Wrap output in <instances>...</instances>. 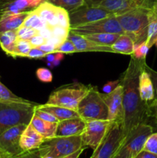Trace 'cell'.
<instances>
[{
	"instance_id": "obj_1",
	"label": "cell",
	"mask_w": 157,
	"mask_h": 158,
	"mask_svg": "<svg viewBox=\"0 0 157 158\" xmlns=\"http://www.w3.org/2000/svg\"><path fill=\"white\" fill-rule=\"evenodd\" d=\"M146 63V60H138L131 56L129 65L120 79L123 87L122 125L124 137L149 118L148 103L142 100L139 92V77Z\"/></svg>"
},
{
	"instance_id": "obj_2",
	"label": "cell",
	"mask_w": 157,
	"mask_h": 158,
	"mask_svg": "<svg viewBox=\"0 0 157 158\" xmlns=\"http://www.w3.org/2000/svg\"><path fill=\"white\" fill-rule=\"evenodd\" d=\"M36 106L35 103L0 101V134L12 127L28 125L31 121Z\"/></svg>"
},
{
	"instance_id": "obj_3",
	"label": "cell",
	"mask_w": 157,
	"mask_h": 158,
	"mask_svg": "<svg viewBox=\"0 0 157 158\" xmlns=\"http://www.w3.org/2000/svg\"><path fill=\"white\" fill-rule=\"evenodd\" d=\"M150 9L139 8L115 15L124 33L132 39L135 45L146 40Z\"/></svg>"
},
{
	"instance_id": "obj_4",
	"label": "cell",
	"mask_w": 157,
	"mask_h": 158,
	"mask_svg": "<svg viewBox=\"0 0 157 158\" xmlns=\"http://www.w3.org/2000/svg\"><path fill=\"white\" fill-rule=\"evenodd\" d=\"M153 133V127L146 123H140L123 138L112 158H134L143 150L148 137Z\"/></svg>"
},
{
	"instance_id": "obj_5",
	"label": "cell",
	"mask_w": 157,
	"mask_h": 158,
	"mask_svg": "<svg viewBox=\"0 0 157 158\" xmlns=\"http://www.w3.org/2000/svg\"><path fill=\"white\" fill-rule=\"evenodd\" d=\"M76 111L85 121L108 120L107 106L96 86H89V91L79 102Z\"/></svg>"
},
{
	"instance_id": "obj_6",
	"label": "cell",
	"mask_w": 157,
	"mask_h": 158,
	"mask_svg": "<svg viewBox=\"0 0 157 158\" xmlns=\"http://www.w3.org/2000/svg\"><path fill=\"white\" fill-rule=\"evenodd\" d=\"M83 148L80 135L46 139L38 148L40 156L62 158Z\"/></svg>"
},
{
	"instance_id": "obj_7",
	"label": "cell",
	"mask_w": 157,
	"mask_h": 158,
	"mask_svg": "<svg viewBox=\"0 0 157 158\" xmlns=\"http://www.w3.org/2000/svg\"><path fill=\"white\" fill-rule=\"evenodd\" d=\"M89 89V86L79 83L65 85L55 89L46 103L76 110L78 103L87 94Z\"/></svg>"
},
{
	"instance_id": "obj_8",
	"label": "cell",
	"mask_w": 157,
	"mask_h": 158,
	"mask_svg": "<svg viewBox=\"0 0 157 158\" xmlns=\"http://www.w3.org/2000/svg\"><path fill=\"white\" fill-rule=\"evenodd\" d=\"M113 122L108 120H86L82 132L81 140L83 148L95 150L102 143Z\"/></svg>"
},
{
	"instance_id": "obj_9",
	"label": "cell",
	"mask_w": 157,
	"mask_h": 158,
	"mask_svg": "<svg viewBox=\"0 0 157 158\" xmlns=\"http://www.w3.org/2000/svg\"><path fill=\"white\" fill-rule=\"evenodd\" d=\"M123 138L122 123L113 122L105 138L98 148L94 150L90 158H112Z\"/></svg>"
},
{
	"instance_id": "obj_10",
	"label": "cell",
	"mask_w": 157,
	"mask_h": 158,
	"mask_svg": "<svg viewBox=\"0 0 157 158\" xmlns=\"http://www.w3.org/2000/svg\"><path fill=\"white\" fill-rule=\"evenodd\" d=\"M70 31L82 35L95 33L125 34L115 15L106 17L87 24L72 26Z\"/></svg>"
},
{
	"instance_id": "obj_11",
	"label": "cell",
	"mask_w": 157,
	"mask_h": 158,
	"mask_svg": "<svg viewBox=\"0 0 157 158\" xmlns=\"http://www.w3.org/2000/svg\"><path fill=\"white\" fill-rule=\"evenodd\" d=\"M26 126V124L15 125L0 134V151L5 157L13 158L24 152L20 147L19 140Z\"/></svg>"
},
{
	"instance_id": "obj_12",
	"label": "cell",
	"mask_w": 157,
	"mask_h": 158,
	"mask_svg": "<svg viewBox=\"0 0 157 158\" xmlns=\"http://www.w3.org/2000/svg\"><path fill=\"white\" fill-rule=\"evenodd\" d=\"M69 14L70 27L87 24L106 17L115 15L100 6H89L86 5L81 6Z\"/></svg>"
},
{
	"instance_id": "obj_13",
	"label": "cell",
	"mask_w": 157,
	"mask_h": 158,
	"mask_svg": "<svg viewBox=\"0 0 157 158\" xmlns=\"http://www.w3.org/2000/svg\"><path fill=\"white\" fill-rule=\"evenodd\" d=\"M123 87L121 83L118 85L112 92L102 94V97L106 103L108 110V120L119 122L123 124Z\"/></svg>"
},
{
	"instance_id": "obj_14",
	"label": "cell",
	"mask_w": 157,
	"mask_h": 158,
	"mask_svg": "<svg viewBox=\"0 0 157 158\" xmlns=\"http://www.w3.org/2000/svg\"><path fill=\"white\" fill-rule=\"evenodd\" d=\"M155 0H104L99 6L115 15H120L132 9H152Z\"/></svg>"
},
{
	"instance_id": "obj_15",
	"label": "cell",
	"mask_w": 157,
	"mask_h": 158,
	"mask_svg": "<svg viewBox=\"0 0 157 158\" xmlns=\"http://www.w3.org/2000/svg\"><path fill=\"white\" fill-rule=\"evenodd\" d=\"M68 40L72 42L76 48L77 52H113L111 46H101L97 43H93L88 40L84 35L69 32L67 37Z\"/></svg>"
},
{
	"instance_id": "obj_16",
	"label": "cell",
	"mask_w": 157,
	"mask_h": 158,
	"mask_svg": "<svg viewBox=\"0 0 157 158\" xmlns=\"http://www.w3.org/2000/svg\"><path fill=\"white\" fill-rule=\"evenodd\" d=\"M45 140L46 139L29 123L22 133L19 144L23 151H34L38 149Z\"/></svg>"
},
{
	"instance_id": "obj_17",
	"label": "cell",
	"mask_w": 157,
	"mask_h": 158,
	"mask_svg": "<svg viewBox=\"0 0 157 158\" xmlns=\"http://www.w3.org/2000/svg\"><path fill=\"white\" fill-rule=\"evenodd\" d=\"M86 121L81 117L68 119L59 121L57 126L55 137H71L81 135Z\"/></svg>"
},
{
	"instance_id": "obj_18",
	"label": "cell",
	"mask_w": 157,
	"mask_h": 158,
	"mask_svg": "<svg viewBox=\"0 0 157 158\" xmlns=\"http://www.w3.org/2000/svg\"><path fill=\"white\" fill-rule=\"evenodd\" d=\"M139 92L142 100L147 103L155 98L153 83L149 73L145 69V65L139 77Z\"/></svg>"
},
{
	"instance_id": "obj_19",
	"label": "cell",
	"mask_w": 157,
	"mask_h": 158,
	"mask_svg": "<svg viewBox=\"0 0 157 158\" xmlns=\"http://www.w3.org/2000/svg\"><path fill=\"white\" fill-rule=\"evenodd\" d=\"M29 11L17 14H6L0 16V33L6 31L17 30L22 25Z\"/></svg>"
},
{
	"instance_id": "obj_20",
	"label": "cell",
	"mask_w": 157,
	"mask_h": 158,
	"mask_svg": "<svg viewBox=\"0 0 157 158\" xmlns=\"http://www.w3.org/2000/svg\"><path fill=\"white\" fill-rule=\"evenodd\" d=\"M36 13L46 22L49 27L58 26L57 6L47 0L43 1L39 6L34 9Z\"/></svg>"
},
{
	"instance_id": "obj_21",
	"label": "cell",
	"mask_w": 157,
	"mask_h": 158,
	"mask_svg": "<svg viewBox=\"0 0 157 158\" xmlns=\"http://www.w3.org/2000/svg\"><path fill=\"white\" fill-rule=\"evenodd\" d=\"M29 123L46 140L55 137L58 123L46 121V120H42V119L37 117L36 115L33 114Z\"/></svg>"
},
{
	"instance_id": "obj_22",
	"label": "cell",
	"mask_w": 157,
	"mask_h": 158,
	"mask_svg": "<svg viewBox=\"0 0 157 158\" xmlns=\"http://www.w3.org/2000/svg\"><path fill=\"white\" fill-rule=\"evenodd\" d=\"M37 107L52 114V115L55 116L58 119V121H62V120L75 118V117H80L76 110L69 109V108L63 107V106L45 103V104L37 105Z\"/></svg>"
},
{
	"instance_id": "obj_23",
	"label": "cell",
	"mask_w": 157,
	"mask_h": 158,
	"mask_svg": "<svg viewBox=\"0 0 157 158\" xmlns=\"http://www.w3.org/2000/svg\"><path fill=\"white\" fill-rule=\"evenodd\" d=\"M134 43L132 39L126 34H121L115 43L111 46L114 53L131 56L134 50Z\"/></svg>"
},
{
	"instance_id": "obj_24",
	"label": "cell",
	"mask_w": 157,
	"mask_h": 158,
	"mask_svg": "<svg viewBox=\"0 0 157 158\" xmlns=\"http://www.w3.org/2000/svg\"><path fill=\"white\" fill-rule=\"evenodd\" d=\"M17 40L16 30L6 31L0 33V46L6 55L14 58L15 43Z\"/></svg>"
},
{
	"instance_id": "obj_25",
	"label": "cell",
	"mask_w": 157,
	"mask_h": 158,
	"mask_svg": "<svg viewBox=\"0 0 157 158\" xmlns=\"http://www.w3.org/2000/svg\"><path fill=\"white\" fill-rule=\"evenodd\" d=\"M146 43L149 48L157 47V13L152 9L149 12V23L147 28Z\"/></svg>"
},
{
	"instance_id": "obj_26",
	"label": "cell",
	"mask_w": 157,
	"mask_h": 158,
	"mask_svg": "<svg viewBox=\"0 0 157 158\" xmlns=\"http://www.w3.org/2000/svg\"><path fill=\"white\" fill-rule=\"evenodd\" d=\"M86 38L93 43L101 46H111L119 36V34L115 33H95L84 35Z\"/></svg>"
},
{
	"instance_id": "obj_27",
	"label": "cell",
	"mask_w": 157,
	"mask_h": 158,
	"mask_svg": "<svg viewBox=\"0 0 157 158\" xmlns=\"http://www.w3.org/2000/svg\"><path fill=\"white\" fill-rule=\"evenodd\" d=\"M22 26L32 28V29H35L37 31H39L49 26L46 24V22L36 13V12L34 9L29 11V14L25 19Z\"/></svg>"
},
{
	"instance_id": "obj_28",
	"label": "cell",
	"mask_w": 157,
	"mask_h": 158,
	"mask_svg": "<svg viewBox=\"0 0 157 158\" xmlns=\"http://www.w3.org/2000/svg\"><path fill=\"white\" fill-rule=\"evenodd\" d=\"M47 1L55 6L63 8L69 13L86 5L84 0H47Z\"/></svg>"
},
{
	"instance_id": "obj_29",
	"label": "cell",
	"mask_w": 157,
	"mask_h": 158,
	"mask_svg": "<svg viewBox=\"0 0 157 158\" xmlns=\"http://www.w3.org/2000/svg\"><path fill=\"white\" fill-rule=\"evenodd\" d=\"M32 48L29 40H17L14 50V58L16 57H27L28 53Z\"/></svg>"
},
{
	"instance_id": "obj_30",
	"label": "cell",
	"mask_w": 157,
	"mask_h": 158,
	"mask_svg": "<svg viewBox=\"0 0 157 158\" xmlns=\"http://www.w3.org/2000/svg\"><path fill=\"white\" fill-rule=\"evenodd\" d=\"M27 100L18 97L8 89L0 80V101L2 102H25Z\"/></svg>"
},
{
	"instance_id": "obj_31",
	"label": "cell",
	"mask_w": 157,
	"mask_h": 158,
	"mask_svg": "<svg viewBox=\"0 0 157 158\" xmlns=\"http://www.w3.org/2000/svg\"><path fill=\"white\" fill-rule=\"evenodd\" d=\"M149 49L150 48L146 43V41L139 43V44L134 45V50L131 56L138 60H146Z\"/></svg>"
},
{
	"instance_id": "obj_32",
	"label": "cell",
	"mask_w": 157,
	"mask_h": 158,
	"mask_svg": "<svg viewBox=\"0 0 157 158\" xmlns=\"http://www.w3.org/2000/svg\"><path fill=\"white\" fill-rule=\"evenodd\" d=\"M57 18H58V25L62 27L70 29V19L69 14L63 8L57 6Z\"/></svg>"
},
{
	"instance_id": "obj_33",
	"label": "cell",
	"mask_w": 157,
	"mask_h": 158,
	"mask_svg": "<svg viewBox=\"0 0 157 158\" xmlns=\"http://www.w3.org/2000/svg\"><path fill=\"white\" fill-rule=\"evenodd\" d=\"M17 40H30L31 38L38 33V31L32 28L26 27V26H21L16 30Z\"/></svg>"
},
{
	"instance_id": "obj_34",
	"label": "cell",
	"mask_w": 157,
	"mask_h": 158,
	"mask_svg": "<svg viewBox=\"0 0 157 158\" xmlns=\"http://www.w3.org/2000/svg\"><path fill=\"white\" fill-rule=\"evenodd\" d=\"M143 150L157 155V132L152 133L146 140Z\"/></svg>"
},
{
	"instance_id": "obj_35",
	"label": "cell",
	"mask_w": 157,
	"mask_h": 158,
	"mask_svg": "<svg viewBox=\"0 0 157 158\" xmlns=\"http://www.w3.org/2000/svg\"><path fill=\"white\" fill-rule=\"evenodd\" d=\"M36 77L42 83H51L52 81V73L47 68H38L35 72Z\"/></svg>"
},
{
	"instance_id": "obj_36",
	"label": "cell",
	"mask_w": 157,
	"mask_h": 158,
	"mask_svg": "<svg viewBox=\"0 0 157 158\" xmlns=\"http://www.w3.org/2000/svg\"><path fill=\"white\" fill-rule=\"evenodd\" d=\"M56 52H62L64 54H72L77 52L76 48H75V45L71 42L70 40L66 39L56 49Z\"/></svg>"
},
{
	"instance_id": "obj_37",
	"label": "cell",
	"mask_w": 157,
	"mask_h": 158,
	"mask_svg": "<svg viewBox=\"0 0 157 158\" xmlns=\"http://www.w3.org/2000/svg\"><path fill=\"white\" fill-rule=\"evenodd\" d=\"M34 114H35V115H36L37 117H39V118L46 120V121L52 122V123H58V122H59L58 120V119H57L55 116H53L52 114L47 112V111L43 110L38 108L37 107V105L35 106V107Z\"/></svg>"
},
{
	"instance_id": "obj_38",
	"label": "cell",
	"mask_w": 157,
	"mask_h": 158,
	"mask_svg": "<svg viewBox=\"0 0 157 158\" xmlns=\"http://www.w3.org/2000/svg\"><path fill=\"white\" fill-rule=\"evenodd\" d=\"M52 31L53 35H55V36L58 37V38L61 39L62 40H66L67 39L69 32H70V29L62 27V26L58 25V26L52 27Z\"/></svg>"
},
{
	"instance_id": "obj_39",
	"label": "cell",
	"mask_w": 157,
	"mask_h": 158,
	"mask_svg": "<svg viewBox=\"0 0 157 158\" xmlns=\"http://www.w3.org/2000/svg\"><path fill=\"white\" fill-rule=\"evenodd\" d=\"M148 117H152L157 126V97L148 103Z\"/></svg>"
},
{
	"instance_id": "obj_40",
	"label": "cell",
	"mask_w": 157,
	"mask_h": 158,
	"mask_svg": "<svg viewBox=\"0 0 157 158\" xmlns=\"http://www.w3.org/2000/svg\"><path fill=\"white\" fill-rule=\"evenodd\" d=\"M47 53L42 51L38 47H32L27 55V58L29 59H42L46 56Z\"/></svg>"
},
{
	"instance_id": "obj_41",
	"label": "cell",
	"mask_w": 157,
	"mask_h": 158,
	"mask_svg": "<svg viewBox=\"0 0 157 158\" xmlns=\"http://www.w3.org/2000/svg\"><path fill=\"white\" fill-rule=\"evenodd\" d=\"M145 69H146V71L149 73V76H150L151 80H152V83H153L154 89H155V97H157V71L154 70L153 69L149 67L146 63L145 64Z\"/></svg>"
},
{
	"instance_id": "obj_42",
	"label": "cell",
	"mask_w": 157,
	"mask_h": 158,
	"mask_svg": "<svg viewBox=\"0 0 157 158\" xmlns=\"http://www.w3.org/2000/svg\"><path fill=\"white\" fill-rule=\"evenodd\" d=\"M29 42H30V43L32 44V47H38V46H40L41 45L46 43V40L44 37L42 36L41 35L37 33L36 35H34L32 38L30 39Z\"/></svg>"
},
{
	"instance_id": "obj_43",
	"label": "cell",
	"mask_w": 157,
	"mask_h": 158,
	"mask_svg": "<svg viewBox=\"0 0 157 158\" xmlns=\"http://www.w3.org/2000/svg\"><path fill=\"white\" fill-rule=\"evenodd\" d=\"M13 158H41L38 150H34L30 151H24Z\"/></svg>"
},
{
	"instance_id": "obj_44",
	"label": "cell",
	"mask_w": 157,
	"mask_h": 158,
	"mask_svg": "<svg viewBox=\"0 0 157 158\" xmlns=\"http://www.w3.org/2000/svg\"><path fill=\"white\" fill-rule=\"evenodd\" d=\"M120 83V80H115V81H109L103 86V91L104 94H109L112 92L114 89H115L117 86Z\"/></svg>"
},
{
	"instance_id": "obj_45",
	"label": "cell",
	"mask_w": 157,
	"mask_h": 158,
	"mask_svg": "<svg viewBox=\"0 0 157 158\" xmlns=\"http://www.w3.org/2000/svg\"><path fill=\"white\" fill-rule=\"evenodd\" d=\"M38 48H39L42 51L45 52L46 53L49 54V53H52V52H56V47L52 45L49 44V43H45V44L41 45L40 46H38Z\"/></svg>"
},
{
	"instance_id": "obj_46",
	"label": "cell",
	"mask_w": 157,
	"mask_h": 158,
	"mask_svg": "<svg viewBox=\"0 0 157 158\" xmlns=\"http://www.w3.org/2000/svg\"><path fill=\"white\" fill-rule=\"evenodd\" d=\"M134 158H157V155L152 154V153L149 152V151L143 150Z\"/></svg>"
},
{
	"instance_id": "obj_47",
	"label": "cell",
	"mask_w": 157,
	"mask_h": 158,
	"mask_svg": "<svg viewBox=\"0 0 157 158\" xmlns=\"http://www.w3.org/2000/svg\"><path fill=\"white\" fill-rule=\"evenodd\" d=\"M64 59V53H62V52H55V60L52 62V66L53 67H55V66H58V65L60 64L62 60Z\"/></svg>"
},
{
	"instance_id": "obj_48",
	"label": "cell",
	"mask_w": 157,
	"mask_h": 158,
	"mask_svg": "<svg viewBox=\"0 0 157 158\" xmlns=\"http://www.w3.org/2000/svg\"><path fill=\"white\" fill-rule=\"evenodd\" d=\"M84 150H85V148H80L79 150H78L77 151H75V152L72 153V154L66 156V157H64L62 158H78L79 157V156L82 154V153L83 152V151H84Z\"/></svg>"
},
{
	"instance_id": "obj_49",
	"label": "cell",
	"mask_w": 157,
	"mask_h": 158,
	"mask_svg": "<svg viewBox=\"0 0 157 158\" xmlns=\"http://www.w3.org/2000/svg\"><path fill=\"white\" fill-rule=\"evenodd\" d=\"M104 0H84L86 6H99Z\"/></svg>"
},
{
	"instance_id": "obj_50",
	"label": "cell",
	"mask_w": 157,
	"mask_h": 158,
	"mask_svg": "<svg viewBox=\"0 0 157 158\" xmlns=\"http://www.w3.org/2000/svg\"><path fill=\"white\" fill-rule=\"evenodd\" d=\"M12 1H13V0H0V6H3V5L6 4V3L10 2Z\"/></svg>"
},
{
	"instance_id": "obj_51",
	"label": "cell",
	"mask_w": 157,
	"mask_h": 158,
	"mask_svg": "<svg viewBox=\"0 0 157 158\" xmlns=\"http://www.w3.org/2000/svg\"><path fill=\"white\" fill-rule=\"evenodd\" d=\"M152 9L157 13V0H155V1H154L153 6H152Z\"/></svg>"
},
{
	"instance_id": "obj_52",
	"label": "cell",
	"mask_w": 157,
	"mask_h": 158,
	"mask_svg": "<svg viewBox=\"0 0 157 158\" xmlns=\"http://www.w3.org/2000/svg\"><path fill=\"white\" fill-rule=\"evenodd\" d=\"M0 156H2V157H5V156L3 155L2 153V151H0Z\"/></svg>"
},
{
	"instance_id": "obj_53",
	"label": "cell",
	"mask_w": 157,
	"mask_h": 158,
	"mask_svg": "<svg viewBox=\"0 0 157 158\" xmlns=\"http://www.w3.org/2000/svg\"><path fill=\"white\" fill-rule=\"evenodd\" d=\"M2 158H9V157H3Z\"/></svg>"
},
{
	"instance_id": "obj_54",
	"label": "cell",
	"mask_w": 157,
	"mask_h": 158,
	"mask_svg": "<svg viewBox=\"0 0 157 158\" xmlns=\"http://www.w3.org/2000/svg\"><path fill=\"white\" fill-rule=\"evenodd\" d=\"M3 157H2V156H0V158H2Z\"/></svg>"
}]
</instances>
